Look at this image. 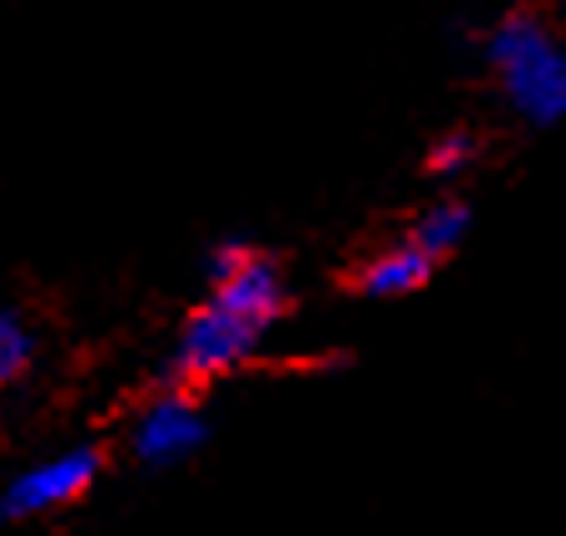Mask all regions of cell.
<instances>
[{
    "label": "cell",
    "instance_id": "obj_7",
    "mask_svg": "<svg viewBox=\"0 0 566 536\" xmlns=\"http://www.w3.org/2000/svg\"><path fill=\"white\" fill-rule=\"evenodd\" d=\"M35 353H40V338L25 323V313L0 303V392L15 388V382L35 368Z\"/></svg>",
    "mask_w": 566,
    "mask_h": 536
},
{
    "label": "cell",
    "instance_id": "obj_5",
    "mask_svg": "<svg viewBox=\"0 0 566 536\" xmlns=\"http://www.w3.org/2000/svg\"><path fill=\"white\" fill-rule=\"evenodd\" d=\"M438 269H442V259L432 254L428 244L402 234V239H392V244L373 249L368 259H358V269H353V293H358V298H373V303L408 298V293L428 288Z\"/></svg>",
    "mask_w": 566,
    "mask_h": 536
},
{
    "label": "cell",
    "instance_id": "obj_2",
    "mask_svg": "<svg viewBox=\"0 0 566 536\" xmlns=\"http://www.w3.org/2000/svg\"><path fill=\"white\" fill-rule=\"evenodd\" d=\"M269 323L244 313L239 303L219 298V293H205L195 313L179 323L175 343H169L165 358V382H179V388H205L214 378H229L244 362L259 358V348L269 343Z\"/></svg>",
    "mask_w": 566,
    "mask_h": 536
},
{
    "label": "cell",
    "instance_id": "obj_3",
    "mask_svg": "<svg viewBox=\"0 0 566 536\" xmlns=\"http://www.w3.org/2000/svg\"><path fill=\"white\" fill-rule=\"evenodd\" d=\"M99 472H105V452L95 442H75L60 448L50 458L20 467L15 477H6L0 487V522H40V517H60L75 502H85L95 492Z\"/></svg>",
    "mask_w": 566,
    "mask_h": 536
},
{
    "label": "cell",
    "instance_id": "obj_8",
    "mask_svg": "<svg viewBox=\"0 0 566 536\" xmlns=\"http://www.w3.org/2000/svg\"><path fill=\"white\" fill-rule=\"evenodd\" d=\"M472 165H478V135L472 129H442L422 155V169L432 179H462Z\"/></svg>",
    "mask_w": 566,
    "mask_h": 536
},
{
    "label": "cell",
    "instance_id": "obj_1",
    "mask_svg": "<svg viewBox=\"0 0 566 536\" xmlns=\"http://www.w3.org/2000/svg\"><path fill=\"white\" fill-rule=\"evenodd\" d=\"M482 65L527 129L566 125V40L542 10H507L482 30Z\"/></svg>",
    "mask_w": 566,
    "mask_h": 536
},
{
    "label": "cell",
    "instance_id": "obj_4",
    "mask_svg": "<svg viewBox=\"0 0 566 536\" xmlns=\"http://www.w3.org/2000/svg\"><path fill=\"white\" fill-rule=\"evenodd\" d=\"M125 442H129V458L145 472H175L209 448V412L199 408L195 388L165 382L155 398H145L135 408Z\"/></svg>",
    "mask_w": 566,
    "mask_h": 536
},
{
    "label": "cell",
    "instance_id": "obj_6",
    "mask_svg": "<svg viewBox=\"0 0 566 536\" xmlns=\"http://www.w3.org/2000/svg\"><path fill=\"white\" fill-rule=\"evenodd\" d=\"M408 234L418 239V244H428L438 259L458 254V249L468 244V234H472V204H468V199H458V195L432 199V204L412 219Z\"/></svg>",
    "mask_w": 566,
    "mask_h": 536
},
{
    "label": "cell",
    "instance_id": "obj_9",
    "mask_svg": "<svg viewBox=\"0 0 566 536\" xmlns=\"http://www.w3.org/2000/svg\"><path fill=\"white\" fill-rule=\"evenodd\" d=\"M562 6H566V0H562Z\"/></svg>",
    "mask_w": 566,
    "mask_h": 536
}]
</instances>
